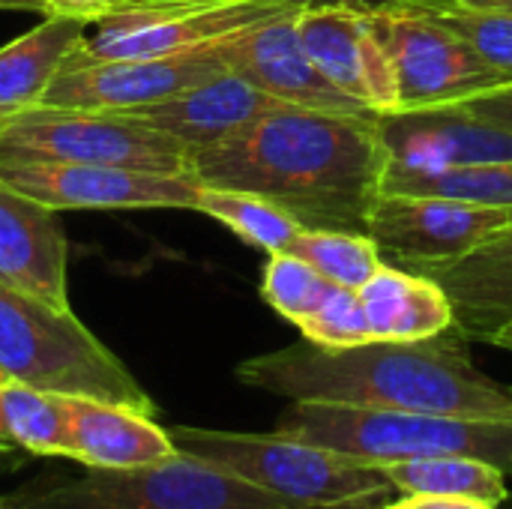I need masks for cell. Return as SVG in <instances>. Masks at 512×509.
Returning a JSON list of instances; mask_svg holds the SVG:
<instances>
[{
    "mask_svg": "<svg viewBox=\"0 0 512 509\" xmlns=\"http://www.w3.org/2000/svg\"><path fill=\"white\" fill-rule=\"evenodd\" d=\"M375 114H333L279 102L231 138L192 153L201 186L252 192L300 228L363 231L384 171Z\"/></svg>",
    "mask_w": 512,
    "mask_h": 509,
    "instance_id": "obj_1",
    "label": "cell"
},
{
    "mask_svg": "<svg viewBox=\"0 0 512 509\" xmlns=\"http://www.w3.org/2000/svg\"><path fill=\"white\" fill-rule=\"evenodd\" d=\"M465 342L456 327L420 342L351 348H321L300 339L243 360L237 381L288 402L512 420V387L480 372Z\"/></svg>",
    "mask_w": 512,
    "mask_h": 509,
    "instance_id": "obj_2",
    "label": "cell"
},
{
    "mask_svg": "<svg viewBox=\"0 0 512 509\" xmlns=\"http://www.w3.org/2000/svg\"><path fill=\"white\" fill-rule=\"evenodd\" d=\"M168 432L180 453L216 465L294 507L375 509L396 495L378 465L282 432L258 435L198 426H174Z\"/></svg>",
    "mask_w": 512,
    "mask_h": 509,
    "instance_id": "obj_3",
    "label": "cell"
},
{
    "mask_svg": "<svg viewBox=\"0 0 512 509\" xmlns=\"http://www.w3.org/2000/svg\"><path fill=\"white\" fill-rule=\"evenodd\" d=\"M276 432L369 465L423 456H471L498 465L507 477L512 474V420L291 402Z\"/></svg>",
    "mask_w": 512,
    "mask_h": 509,
    "instance_id": "obj_4",
    "label": "cell"
},
{
    "mask_svg": "<svg viewBox=\"0 0 512 509\" xmlns=\"http://www.w3.org/2000/svg\"><path fill=\"white\" fill-rule=\"evenodd\" d=\"M0 378L54 396L102 399L156 417L147 390L72 309L60 312L6 285H0Z\"/></svg>",
    "mask_w": 512,
    "mask_h": 509,
    "instance_id": "obj_5",
    "label": "cell"
},
{
    "mask_svg": "<svg viewBox=\"0 0 512 509\" xmlns=\"http://www.w3.org/2000/svg\"><path fill=\"white\" fill-rule=\"evenodd\" d=\"M0 162H78L192 177V150L123 111L33 105L0 123Z\"/></svg>",
    "mask_w": 512,
    "mask_h": 509,
    "instance_id": "obj_6",
    "label": "cell"
},
{
    "mask_svg": "<svg viewBox=\"0 0 512 509\" xmlns=\"http://www.w3.org/2000/svg\"><path fill=\"white\" fill-rule=\"evenodd\" d=\"M12 509H303L186 453L138 471L84 477L6 498Z\"/></svg>",
    "mask_w": 512,
    "mask_h": 509,
    "instance_id": "obj_7",
    "label": "cell"
},
{
    "mask_svg": "<svg viewBox=\"0 0 512 509\" xmlns=\"http://www.w3.org/2000/svg\"><path fill=\"white\" fill-rule=\"evenodd\" d=\"M297 3L282 0H138L105 18L75 45L90 60L168 57L219 45L246 33Z\"/></svg>",
    "mask_w": 512,
    "mask_h": 509,
    "instance_id": "obj_8",
    "label": "cell"
},
{
    "mask_svg": "<svg viewBox=\"0 0 512 509\" xmlns=\"http://www.w3.org/2000/svg\"><path fill=\"white\" fill-rule=\"evenodd\" d=\"M372 24L396 72V111L444 108L507 84L456 30L417 0L372 9Z\"/></svg>",
    "mask_w": 512,
    "mask_h": 509,
    "instance_id": "obj_9",
    "label": "cell"
},
{
    "mask_svg": "<svg viewBox=\"0 0 512 509\" xmlns=\"http://www.w3.org/2000/svg\"><path fill=\"white\" fill-rule=\"evenodd\" d=\"M510 222L507 207L378 192L366 216V234L387 264L429 273L480 252Z\"/></svg>",
    "mask_w": 512,
    "mask_h": 509,
    "instance_id": "obj_10",
    "label": "cell"
},
{
    "mask_svg": "<svg viewBox=\"0 0 512 509\" xmlns=\"http://www.w3.org/2000/svg\"><path fill=\"white\" fill-rule=\"evenodd\" d=\"M0 183L48 210H195V177L78 162H0Z\"/></svg>",
    "mask_w": 512,
    "mask_h": 509,
    "instance_id": "obj_11",
    "label": "cell"
},
{
    "mask_svg": "<svg viewBox=\"0 0 512 509\" xmlns=\"http://www.w3.org/2000/svg\"><path fill=\"white\" fill-rule=\"evenodd\" d=\"M225 72L219 48H198L168 57L90 60L72 54L48 84L39 105L87 108V111H132L171 99L213 75Z\"/></svg>",
    "mask_w": 512,
    "mask_h": 509,
    "instance_id": "obj_12",
    "label": "cell"
},
{
    "mask_svg": "<svg viewBox=\"0 0 512 509\" xmlns=\"http://www.w3.org/2000/svg\"><path fill=\"white\" fill-rule=\"evenodd\" d=\"M297 33L318 72L372 114L399 108L396 72L372 24V9L318 3L297 9Z\"/></svg>",
    "mask_w": 512,
    "mask_h": 509,
    "instance_id": "obj_13",
    "label": "cell"
},
{
    "mask_svg": "<svg viewBox=\"0 0 512 509\" xmlns=\"http://www.w3.org/2000/svg\"><path fill=\"white\" fill-rule=\"evenodd\" d=\"M297 9H288L246 33L219 42L216 48L225 69L285 105L333 114H372L318 72L300 42Z\"/></svg>",
    "mask_w": 512,
    "mask_h": 509,
    "instance_id": "obj_14",
    "label": "cell"
},
{
    "mask_svg": "<svg viewBox=\"0 0 512 509\" xmlns=\"http://www.w3.org/2000/svg\"><path fill=\"white\" fill-rule=\"evenodd\" d=\"M387 162L414 168L512 162V132L477 120L456 105L375 114Z\"/></svg>",
    "mask_w": 512,
    "mask_h": 509,
    "instance_id": "obj_15",
    "label": "cell"
},
{
    "mask_svg": "<svg viewBox=\"0 0 512 509\" xmlns=\"http://www.w3.org/2000/svg\"><path fill=\"white\" fill-rule=\"evenodd\" d=\"M69 243L57 213L0 183V285L69 312Z\"/></svg>",
    "mask_w": 512,
    "mask_h": 509,
    "instance_id": "obj_16",
    "label": "cell"
},
{
    "mask_svg": "<svg viewBox=\"0 0 512 509\" xmlns=\"http://www.w3.org/2000/svg\"><path fill=\"white\" fill-rule=\"evenodd\" d=\"M60 408L69 441L66 459L87 471H138L177 453L171 432L153 414L87 396H60Z\"/></svg>",
    "mask_w": 512,
    "mask_h": 509,
    "instance_id": "obj_17",
    "label": "cell"
},
{
    "mask_svg": "<svg viewBox=\"0 0 512 509\" xmlns=\"http://www.w3.org/2000/svg\"><path fill=\"white\" fill-rule=\"evenodd\" d=\"M276 105L279 99L261 93L246 78L225 69L171 99L132 108L123 114L144 120L147 126L177 138L195 153L231 138L234 132H240L243 126H249L255 117H261Z\"/></svg>",
    "mask_w": 512,
    "mask_h": 509,
    "instance_id": "obj_18",
    "label": "cell"
},
{
    "mask_svg": "<svg viewBox=\"0 0 512 509\" xmlns=\"http://www.w3.org/2000/svg\"><path fill=\"white\" fill-rule=\"evenodd\" d=\"M357 294L372 342H420L453 327V303L429 273L384 261Z\"/></svg>",
    "mask_w": 512,
    "mask_h": 509,
    "instance_id": "obj_19",
    "label": "cell"
},
{
    "mask_svg": "<svg viewBox=\"0 0 512 509\" xmlns=\"http://www.w3.org/2000/svg\"><path fill=\"white\" fill-rule=\"evenodd\" d=\"M84 33L87 21L45 15L36 27L0 45V123L42 102L48 84Z\"/></svg>",
    "mask_w": 512,
    "mask_h": 509,
    "instance_id": "obj_20",
    "label": "cell"
},
{
    "mask_svg": "<svg viewBox=\"0 0 512 509\" xmlns=\"http://www.w3.org/2000/svg\"><path fill=\"white\" fill-rule=\"evenodd\" d=\"M453 303V327L465 339H486L512 318V252H474L429 270Z\"/></svg>",
    "mask_w": 512,
    "mask_h": 509,
    "instance_id": "obj_21",
    "label": "cell"
},
{
    "mask_svg": "<svg viewBox=\"0 0 512 509\" xmlns=\"http://www.w3.org/2000/svg\"><path fill=\"white\" fill-rule=\"evenodd\" d=\"M378 192L432 195V198L512 210V162L441 165V168H414V165L384 162Z\"/></svg>",
    "mask_w": 512,
    "mask_h": 509,
    "instance_id": "obj_22",
    "label": "cell"
},
{
    "mask_svg": "<svg viewBox=\"0 0 512 509\" xmlns=\"http://www.w3.org/2000/svg\"><path fill=\"white\" fill-rule=\"evenodd\" d=\"M390 486L402 495H450L501 507L510 495L507 474L471 456H423L378 465Z\"/></svg>",
    "mask_w": 512,
    "mask_h": 509,
    "instance_id": "obj_23",
    "label": "cell"
},
{
    "mask_svg": "<svg viewBox=\"0 0 512 509\" xmlns=\"http://www.w3.org/2000/svg\"><path fill=\"white\" fill-rule=\"evenodd\" d=\"M195 210L222 222L228 231H234L243 243L264 249L267 255L285 252L288 243L297 237L300 222L288 216L282 207L240 189H219V186H201Z\"/></svg>",
    "mask_w": 512,
    "mask_h": 509,
    "instance_id": "obj_24",
    "label": "cell"
},
{
    "mask_svg": "<svg viewBox=\"0 0 512 509\" xmlns=\"http://www.w3.org/2000/svg\"><path fill=\"white\" fill-rule=\"evenodd\" d=\"M291 255L303 258L312 270L342 288H363L372 273L384 264L381 249L363 231H333V228H300L288 243Z\"/></svg>",
    "mask_w": 512,
    "mask_h": 509,
    "instance_id": "obj_25",
    "label": "cell"
},
{
    "mask_svg": "<svg viewBox=\"0 0 512 509\" xmlns=\"http://www.w3.org/2000/svg\"><path fill=\"white\" fill-rule=\"evenodd\" d=\"M426 12L456 30L477 57L512 84V9L474 6L465 0H417Z\"/></svg>",
    "mask_w": 512,
    "mask_h": 509,
    "instance_id": "obj_26",
    "label": "cell"
},
{
    "mask_svg": "<svg viewBox=\"0 0 512 509\" xmlns=\"http://www.w3.org/2000/svg\"><path fill=\"white\" fill-rule=\"evenodd\" d=\"M330 288L333 282L324 279L318 270H312L303 258L291 252L267 255V267L261 276V297L276 315H282L294 327L324 303Z\"/></svg>",
    "mask_w": 512,
    "mask_h": 509,
    "instance_id": "obj_27",
    "label": "cell"
},
{
    "mask_svg": "<svg viewBox=\"0 0 512 509\" xmlns=\"http://www.w3.org/2000/svg\"><path fill=\"white\" fill-rule=\"evenodd\" d=\"M300 336L321 348H351L372 342L360 294L354 288L333 285L324 303L297 324Z\"/></svg>",
    "mask_w": 512,
    "mask_h": 509,
    "instance_id": "obj_28",
    "label": "cell"
},
{
    "mask_svg": "<svg viewBox=\"0 0 512 509\" xmlns=\"http://www.w3.org/2000/svg\"><path fill=\"white\" fill-rule=\"evenodd\" d=\"M456 108L477 117V120H486L492 126H501V129L512 132V84L486 90V93L471 96L465 102H456Z\"/></svg>",
    "mask_w": 512,
    "mask_h": 509,
    "instance_id": "obj_29",
    "label": "cell"
},
{
    "mask_svg": "<svg viewBox=\"0 0 512 509\" xmlns=\"http://www.w3.org/2000/svg\"><path fill=\"white\" fill-rule=\"evenodd\" d=\"M135 0H36L42 15H69L87 24H96L99 18L129 6Z\"/></svg>",
    "mask_w": 512,
    "mask_h": 509,
    "instance_id": "obj_30",
    "label": "cell"
},
{
    "mask_svg": "<svg viewBox=\"0 0 512 509\" xmlns=\"http://www.w3.org/2000/svg\"><path fill=\"white\" fill-rule=\"evenodd\" d=\"M399 509H498L483 501H471V498H450V495H402Z\"/></svg>",
    "mask_w": 512,
    "mask_h": 509,
    "instance_id": "obj_31",
    "label": "cell"
},
{
    "mask_svg": "<svg viewBox=\"0 0 512 509\" xmlns=\"http://www.w3.org/2000/svg\"><path fill=\"white\" fill-rule=\"evenodd\" d=\"M138 3V0H135ZM282 3H297V6H318V3H351V6H363V9H384L393 6L399 0H282Z\"/></svg>",
    "mask_w": 512,
    "mask_h": 509,
    "instance_id": "obj_32",
    "label": "cell"
},
{
    "mask_svg": "<svg viewBox=\"0 0 512 509\" xmlns=\"http://www.w3.org/2000/svg\"><path fill=\"white\" fill-rule=\"evenodd\" d=\"M483 342H489V345H495V348H504V351H510L512 354V318L510 321H504V324H498Z\"/></svg>",
    "mask_w": 512,
    "mask_h": 509,
    "instance_id": "obj_33",
    "label": "cell"
},
{
    "mask_svg": "<svg viewBox=\"0 0 512 509\" xmlns=\"http://www.w3.org/2000/svg\"><path fill=\"white\" fill-rule=\"evenodd\" d=\"M480 252H512V222L504 231H498Z\"/></svg>",
    "mask_w": 512,
    "mask_h": 509,
    "instance_id": "obj_34",
    "label": "cell"
},
{
    "mask_svg": "<svg viewBox=\"0 0 512 509\" xmlns=\"http://www.w3.org/2000/svg\"><path fill=\"white\" fill-rule=\"evenodd\" d=\"M0 9H9V12H39L36 0H0Z\"/></svg>",
    "mask_w": 512,
    "mask_h": 509,
    "instance_id": "obj_35",
    "label": "cell"
},
{
    "mask_svg": "<svg viewBox=\"0 0 512 509\" xmlns=\"http://www.w3.org/2000/svg\"><path fill=\"white\" fill-rule=\"evenodd\" d=\"M474 6H498V9H512V0H465Z\"/></svg>",
    "mask_w": 512,
    "mask_h": 509,
    "instance_id": "obj_36",
    "label": "cell"
},
{
    "mask_svg": "<svg viewBox=\"0 0 512 509\" xmlns=\"http://www.w3.org/2000/svg\"><path fill=\"white\" fill-rule=\"evenodd\" d=\"M375 509H399V504H396V501H390V504H384V507H375Z\"/></svg>",
    "mask_w": 512,
    "mask_h": 509,
    "instance_id": "obj_37",
    "label": "cell"
},
{
    "mask_svg": "<svg viewBox=\"0 0 512 509\" xmlns=\"http://www.w3.org/2000/svg\"><path fill=\"white\" fill-rule=\"evenodd\" d=\"M501 507H504V509H512V492H510V495H507V501H504Z\"/></svg>",
    "mask_w": 512,
    "mask_h": 509,
    "instance_id": "obj_38",
    "label": "cell"
},
{
    "mask_svg": "<svg viewBox=\"0 0 512 509\" xmlns=\"http://www.w3.org/2000/svg\"><path fill=\"white\" fill-rule=\"evenodd\" d=\"M0 509H12V507H6V501H0Z\"/></svg>",
    "mask_w": 512,
    "mask_h": 509,
    "instance_id": "obj_39",
    "label": "cell"
}]
</instances>
